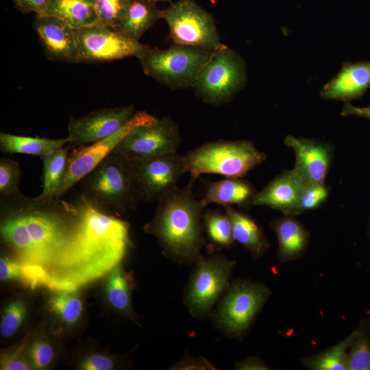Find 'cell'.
<instances>
[{
  "label": "cell",
  "mask_w": 370,
  "mask_h": 370,
  "mask_svg": "<svg viewBox=\"0 0 370 370\" xmlns=\"http://www.w3.org/2000/svg\"><path fill=\"white\" fill-rule=\"evenodd\" d=\"M49 301V310L64 323L74 324L82 311V303L75 291H55Z\"/></svg>",
  "instance_id": "f546056e"
},
{
  "label": "cell",
  "mask_w": 370,
  "mask_h": 370,
  "mask_svg": "<svg viewBox=\"0 0 370 370\" xmlns=\"http://www.w3.org/2000/svg\"><path fill=\"white\" fill-rule=\"evenodd\" d=\"M232 226L233 238L249 252L252 258L258 259L269 249L264 232L250 216L233 206H224Z\"/></svg>",
  "instance_id": "7402d4cb"
},
{
  "label": "cell",
  "mask_w": 370,
  "mask_h": 370,
  "mask_svg": "<svg viewBox=\"0 0 370 370\" xmlns=\"http://www.w3.org/2000/svg\"><path fill=\"white\" fill-rule=\"evenodd\" d=\"M143 1H147V2H149V3H154V4H156V3H158V2H169L170 3H172L171 0H143Z\"/></svg>",
  "instance_id": "ee69618b"
},
{
  "label": "cell",
  "mask_w": 370,
  "mask_h": 370,
  "mask_svg": "<svg viewBox=\"0 0 370 370\" xmlns=\"http://www.w3.org/2000/svg\"><path fill=\"white\" fill-rule=\"evenodd\" d=\"M358 332L357 328L334 345L318 354L303 358L302 365L311 370H347L348 352Z\"/></svg>",
  "instance_id": "4316f807"
},
{
  "label": "cell",
  "mask_w": 370,
  "mask_h": 370,
  "mask_svg": "<svg viewBox=\"0 0 370 370\" xmlns=\"http://www.w3.org/2000/svg\"><path fill=\"white\" fill-rule=\"evenodd\" d=\"M366 325H367V327L368 328V330L370 333V317L369 319L365 322Z\"/></svg>",
  "instance_id": "bcb514c9"
},
{
  "label": "cell",
  "mask_w": 370,
  "mask_h": 370,
  "mask_svg": "<svg viewBox=\"0 0 370 370\" xmlns=\"http://www.w3.org/2000/svg\"><path fill=\"white\" fill-rule=\"evenodd\" d=\"M136 112L134 106L128 105L97 110L80 117H70L68 136L71 139V147L88 145L114 134Z\"/></svg>",
  "instance_id": "9a60e30c"
},
{
  "label": "cell",
  "mask_w": 370,
  "mask_h": 370,
  "mask_svg": "<svg viewBox=\"0 0 370 370\" xmlns=\"http://www.w3.org/2000/svg\"><path fill=\"white\" fill-rule=\"evenodd\" d=\"M26 314V307L23 302L15 301L11 302L5 308L3 314L0 332L2 336L8 338L14 335L19 328Z\"/></svg>",
  "instance_id": "836d02e7"
},
{
  "label": "cell",
  "mask_w": 370,
  "mask_h": 370,
  "mask_svg": "<svg viewBox=\"0 0 370 370\" xmlns=\"http://www.w3.org/2000/svg\"><path fill=\"white\" fill-rule=\"evenodd\" d=\"M70 144L41 158L42 167V191L38 198L49 199L56 197L65 177L69 160Z\"/></svg>",
  "instance_id": "484cf974"
},
{
  "label": "cell",
  "mask_w": 370,
  "mask_h": 370,
  "mask_svg": "<svg viewBox=\"0 0 370 370\" xmlns=\"http://www.w3.org/2000/svg\"><path fill=\"white\" fill-rule=\"evenodd\" d=\"M213 51L177 44L166 49L150 47L138 58L143 72L173 90L193 87Z\"/></svg>",
  "instance_id": "52a82bcc"
},
{
  "label": "cell",
  "mask_w": 370,
  "mask_h": 370,
  "mask_svg": "<svg viewBox=\"0 0 370 370\" xmlns=\"http://www.w3.org/2000/svg\"><path fill=\"white\" fill-rule=\"evenodd\" d=\"M181 140L177 123L164 116L134 128L114 149L131 160L151 158L178 153Z\"/></svg>",
  "instance_id": "4fadbf2b"
},
{
  "label": "cell",
  "mask_w": 370,
  "mask_h": 370,
  "mask_svg": "<svg viewBox=\"0 0 370 370\" xmlns=\"http://www.w3.org/2000/svg\"><path fill=\"white\" fill-rule=\"evenodd\" d=\"M42 14L60 18L74 29L91 26L99 22L95 0H51Z\"/></svg>",
  "instance_id": "cb8c5ba5"
},
{
  "label": "cell",
  "mask_w": 370,
  "mask_h": 370,
  "mask_svg": "<svg viewBox=\"0 0 370 370\" xmlns=\"http://www.w3.org/2000/svg\"><path fill=\"white\" fill-rule=\"evenodd\" d=\"M130 0H95L100 23L117 28L125 16Z\"/></svg>",
  "instance_id": "1f68e13d"
},
{
  "label": "cell",
  "mask_w": 370,
  "mask_h": 370,
  "mask_svg": "<svg viewBox=\"0 0 370 370\" xmlns=\"http://www.w3.org/2000/svg\"><path fill=\"white\" fill-rule=\"evenodd\" d=\"M113 367V360L102 355H92L81 365V368L85 370H110Z\"/></svg>",
  "instance_id": "60d3db41"
},
{
  "label": "cell",
  "mask_w": 370,
  "mask_h": 370,
  "mask_svg": "<svg viewBox=\"0 0 370 370\" xmlns=\"http://www.w3.org/2000/svg\"><path fill=\"white\" fill-rule=\"evenodd\" d=\"M202 224L206 238L216 249H228L235 241L231 221L225 212L208 210L204 211Z\"/></svg>",
  "instance_id": "83f0119b"
},
{
  "label": "cell",
  "mask_w": 370,
  "mask_h": 370,
  "mask_svg": "<svg viewBox=\"0 0 370 370\" xmlns=\"http://www.w3.org/2000/svg\"><path fill=\"white\" fill-rule=\"evenodd\" d=\"M33 26L49 60L79 63L73 27L47 14H36Z\"/></svg>",
  "instance_id": "e0dca14e"
},
{
  "label": "cell",
  "mask_w": 370,
  "mask_h": 370,
  "mask_svg": "<svg viewBox=\"0 0 370 370\" xmlns=\"http://www.w3.org/2000/svg\"><path fill=\"white\" fill-rule=\"evenodd\" d=\"M284 143L293 149L295 162L293 170L306 185H322L334 155V145L328 141L288 135Z\"/></svg>",
  "instance_id": "2e32d148"
},
{
  "label": "cell",
  "mask_w": 370,
  "mask_h": 370,
  "mask_svg": "<svg viewBox=\"0 0 370 370\" xmlns=\"http://www.w3.org/2000/svg\"><path fill=\"white\" fill-rule=\"evenodd\" d=\"M278 243V258L281 262H288L299 258L306 249L310 233L294 216L285 215L270 223Z\"/></svg>",
  "instance_id": "44dd1931"
},
{
  "label": "cell",
  "mask_w": 370,
  "mask_h": 370,
  "mask_svg": "<svg viewBox=\"0 0 370 370\" xmlns=\"http://www.w3.org/2000/svg\"><path fill=\"white\" fill-rule=\"evenodd\" d=\"M71 139L67 136L62 139H49L40 137H31L0 133V149L5 153H23L38 156L40 158L47 156L55 150L70 144Z\"/></svg>",
  "instance_id": "d4e9b609"
},
{
  "label": "cell",
  "mask_w": 370,
  "mask_h": 370,
  "mask_svg": "<svg viewBox=\"0 0 370 370\" xmlns=\"http://www.w3.org/2000/svg\"><path fill=\"white\" fill-rule=\"evenodd\" d=\"M267 158V155L248 140L207 142L184 156L186 173L197 179L203 174L244 177Z\"/></svg>",
  "instance_id": "5b68a950"
},
{
  "label": "cell",
  "mask_w": 370,
  "mask_h": 370,
  "mask_svg": "<svg viewBox=\"0 0 370 370\" xmlns=\"http://www.w3.org/2000/svg\"><path fill=\"white\" fill-rule=\"evenodd\" d=\"M247 80L241 56L224 44L213 51L193 84L196 94L206 103L220 106L228 103Z\"/></svg>",
  "instance_id": "9c48e42d"
},
{
  "label": "cell",
  "mask_w": 370,
  "mask_h": 370,
  "mask_svg": "<svg viewBox=\"0 0 370 370\" xmlns=\"http://www.w3.org/2000/svg\"><path fill=\"white\" fill-rule=\"evenodd\" d=\"M174 43L214 51L221 47L220 37L212 15L194 0H177L162 10Z\"/></svg>",
  "instance_id": "30bf717a"
},
{
  "label": "cell",
  "mask_w": 370,
  "mask_h": 370,
  "mask_svg": "<svg viewBox=\"0 0 370 370\" xmlns=\"http://www.w3.org/2000/svg\"><path fill=\"white\" fill-rule=\"evenodd\" d=\"M160 19H162V10L156 4L143 0H130L126 13L116 29L140 42L143 34Z\"/></svg>",
  "instance_id": "603a6c76"
},
{
  "label": "cell",
  "mask_w": 370,
  "mask_h": 370,
  "mask_svg": "<svg viewBox=\"0 0 370 370\" xmlns=\"http://www.w3.org/2000/svg\"><path fill=\"white\" fill-rule=\"evenodd\" d=\"M271 295L264 284L247 279L232 280L210 317L214 327L230 338H241Z\"/></svg>",
  "instance_id": "8992f818"
},
{
  "label": "cell",
  "mask_w": 370,
  "mask_h": 370,
  "mask_svg": "<svg viewBox=\"0 0 370 370\" xmlns=\"http://www.w3.org/2000/svg\"><path fill=\"white\" fill-rule=\"evenodd\" d=\"M29 353L34 367L38 369L47 367L53 356V351L50 345L40 341L33 343Z\"/></svg>",
  "instance_id": "8d00e7d4"
},
{
  "label": "cell",
  "mask_w": 370,
  "mask_h": 370,
  "mask_svg": "<svg viewBox=\"0 0 370 370\" xmlns=\"http://www.w3.org/2000/svg\"><path fill=\"white\" fill-rule=\"evenodd\" d=\"M76 204L75 232L47 270V286L53 291H75L110 273L129 243L127 223L102 212L82 196Z\"/></svg>",
  "instance_id": "6da1fadb"
},
{
  "label": "cell",
  "mask_w": 370,
  "mask_h": 370,
  "mask_svg": "<svg viewBox=\"0 0 370 370\" xmlns=\"http://www.w3.org/2000/svg\"><path fill=\"white\" fill-rule=\"evenodd\" d=\"M130 160L141 199L147 203L158 201L178 186L186 173L184 156L178 153Z\"/></svg>",
  "instance_id": "5bb4252c"
},
{
  "label": "cell",
  "mask_w": 370,
  "mask_h": 370,
  "mask_svg": "<svg viewBox=\"0 0 370 370\" xmlns=\"http://www.w3.org/2000/svg\"><path fill=\"white\" fill-rule=\"evenodd\" d=\"M367 235L370 238V213H369V218H368Z\"/></svg>",
  "instance_id": "f6af8a7d"
},
{
  "label": "cell",
  "mask_w": 370,
  "mask_h": 370,
  "mask_svg": "<svg viewBox=\"0 0 370 370\" xmlns=\"http://www.w3.org/2000/svg\"><path fill=\"white\" fill-rule=\"evenodd\" d=\"M79 63H99L138 58L151 47L134 40L102 23L75 29Z\"/></svg>",
  "instance_id": "8fae6325"
},
{
  "label": "cell",
  "mask_w": 370,
  "mask_h": 370,
  "mask_svg": "<svg viewBox=\"0 0 370 370\" xmlns=\"http://www.w3.org/2000/svg\"><path fill=\"white\" fill-rule=\"evenodd\" d=\"M257 192L254 185L243 177H225L221 180L210 182L201 200L206 206L217 204L249 209L254 206Z\"/></svg>",
  "instance_id": "ffe728a7"
},
{
  "label": "cell",
  "mask_w": 370,
  "mask_h": 370,
  "mask_svg": "<svg viewBox=\"0 0 370 370\" xmlns=\"http://www.w3.org/2000/svg\"><path fill=\"white\" fill-rule=\"evenodd\" d=\"M81 181L82 197L99 208L108 206L127 212L142 201L130 160L116 149Z\"/></svg>",
  "instance_id": "277c9868"
},
{
  "label": "cell",
  "mask_w": 370,
  "mask_h": 370,
  "mask_svg": "<svg viewBox=\"0 0 370 370\" xmlns=\"http://www.w3.org/2000/svg\"><path fill=\"white\" fill-rule=\"evenodd\" d=\"M329 193L330 190L325 184L306 185L300 200L301 214L319 207L327 200Z\"/></svg>",
  "instance_id": "e575fe53"
},
{
  "label": "cell",
  "mask_w": 370,
  "mask_h": 370,
  "mask_svg": "<svg viewBox=\"0 0 370 370\" xmlns=\"http://www.w3.org/2000/svg\"><path fill=\"white\" fill-rule=\"evenodd\" d=\"M370 86V62H344L339 73L324 85L321 96L325 99L348 102L361 97Z\"/></svg>",
  "instance_id": "d6986e66"
},
{
  "label": "cell",
  "mask_w": 370,
  "mask_h": 370,
  "mask_svg": "<svg viewBox=\"0 0 370 370\" xmlns=\"http://www.w3.org/2000/svg\"><path fill=\"white\" fill-rule=\"evenodd\" d=\"M236 264L223 254L201 256L195 262L184 293V304L197 319L210 317L232 281Z\"/></svg>",
  "instance_id": "ba28073f"
},
{
  "label": "cell",
  "mask_w": 370,
  "mask_h": 370,
  "mask_svg": "<svg viewBox=\"0 0 370 370\" xmlns=\"http://www.w3.org/2000/svg\"><path fill=\"white\" fill-rule=\"evenodd\" d=\"M106 295L114 308L124 314H131V284L128 276L119 264L110 272Z\"/></svg>",
  "instance_id": "f1b7e54d"
},
{
  "label": "cell",
  "mask_w": 370,
  "mask_h": 370,
  "mask_svg": "<svg viewBox=\"0 0 370 370\" xmlns=\"http://www.w3.org/2000/svg\"><path fill=\"white\" fill-rule=\"evenodd\" d=\"M341 115H354L364 117L370 120V106L367 107H357L349 102H345L341 110Z\"/></svg>",
  "instance_id": "7bdbcfd3"
},
{
  "label": "cell",
  "mask_w": 370,
  "mask_h": 370,
  "mask_svg": "<svg viewBox=\"0 0 370 370\" xmlns=\"http://www.w3.org/2000/svg\"><path fill=\"white\" fill-rule=\"evenodd\" d=\"M21 170L19 164L9 158L0 159V195H8L18 190Z\"/></svg>",
  "instance_id": "d6a6232c"
},
{
  "label": "cell",
  "mask_w": 370,
  "mask_h": 370,
  "mask_svg": "<svg viewBox=\"0 0 370 370\" xmlns=\"http://www.w3.org/2000/svg\"><path fill=\"white\" fill-rule=\"evenodd\" d=\"M171 370H216L213 364L202 356H184L172 365Z\"/></svg>",
  "instance_id": "74e56055"
},
{
  "label": "cell",
  "mask_w": 370,
  "mask_h": 370,
  "mask_svg": "<svg viewBox=\"0 0 370 370\" xmlns=\"http://www.w3.org/2000/svg\"><path fill=\"white\" fill-rule=\"evenodd\" d=\"M158 117L144 111L136 112L132 119L114 134L90 145L73 147L69 153L68 167L55 198H60L72 186L93 170L117 146L123 138L137 126L154 122Z\"/></svg>",
  "instance_id": "7c38bea8"
},
{
  "label": "cell",
  "mask_w": 370,
  "mask_h": 370,
  "mask_svg": "<svg viewBox=\"0 0 370 370\" xmlns=\"http://www.w3.org/2000/svg\"><path fill=\"white\" fill-rule=\"evenodd\" d=\"M1 280H19L24 284L27 279L25 265L20 260H14L7 258L0 259Z\"/></svg>",
  "instance_id": "d590c367"
},
{
  "label": "cell",
  "mask_w": 370,
  "mask_h": 370,
  "mask_svg": "<svg viewBox=\"0 0 370 370\" xmlns=\"http://www.w3.org/2000/svg\"><path fill=\"white\" fill-rule=\"evenodd\" d=\"M358 329L348 352L347 370H370V333L364 321Z\"/></svg>",
  "instance_id": "4dcf8cb0"
},
{
  "label": "cell",
  "mask_w": 370,
  "mask_h": 370,
  "mask_svg": "<svg viewBox=\"0 0 370 370\" xmlns=\"http://www.w3.org/2000/svg\"><path fill=\"white\" fill-rule=\"evenodd\" d=\"M237 370H268L269 366L258 357L250 356L238 361L234 366Z\"/></svg>",
  "instance_id": "b9f144b4"
},
{
  "label": "cell",
  "mask_w": 370,
  "mask_h": 370,
  "mask_svg": "<svg viewBox=\"0 0 370 370\" xmlns=\"http://www.w3.org/2000/svg\"><path fill=\"white\" fill-rule=\"evenodd\" d=\"M22 345L15 352L3 354L1 357V369L3 370H27L29 367L27 362L21 358L20 354L23 350Z\"/></svg>",
  "instance_id": "ab89813d"
},
{
  "label": "cell",
  "mask_w": 370,
  "mask_h": 370,
  "mask_svg": "<svg viewBox=\"0 0 370 370\" xmlns=\"http://www.w3.org/2000/svg\"><path fill=\"white\" fill-rule=\"evenodd\" d=\"M197 180L190 175L185 186H177L161 197L152 220L145 227L158 240L163 255L180 264H195L206 245L201 222L206 206L193 195Z\"/></svg>",
  "instance_id": "3957f363"
},
{
  "label": "cell",
  "mask_w": 370,
  "mask_h": 370,
  "mask_svg": "<svg viewBox=\"0 0 370 370\" xmlns=\"http://www.w3.org/2000/svg\"><path fill=\"white\" fill-rule=\"evenodd\" d=\"M51 0H12L15 8L23 14L34 12L42 14Z\"/></svg>",
  "instance_id": "f35d334b"
},
{
  "label": "cell",
  "mask_w": 370,
  "mask_h": 370,
  "mask_svg": "<svg viewBox=\"0 0 370 370\" xmlns=\"http://www.w3.org/2000/svg\"><path fill=\"white\" fill-rule=\"evenodd\" d=\"M1 236L23 264L46 269L73 236L78 222L77 204L60 198L40 199L19 189L0 195Z\"/></svg>",
  "instance_id": "7a4b0ae2"
},
{
  "label": "cell",
  "mask_w": 370,
  "mask_h": 370,
  "mask_svg": "<svg viewBox=\"0 0 370 370\" xmlns=\"http://www.w3.org/2000/svg\"><path fill=\"white\" fill-rule=\"evenodd\" d=\"M305 183L293 170H284L261 190H258L254 206H266L285 215L300 214V200Z\"/></svg>",
  "instance_id": "ac0fdd59"
}]
</instances>
